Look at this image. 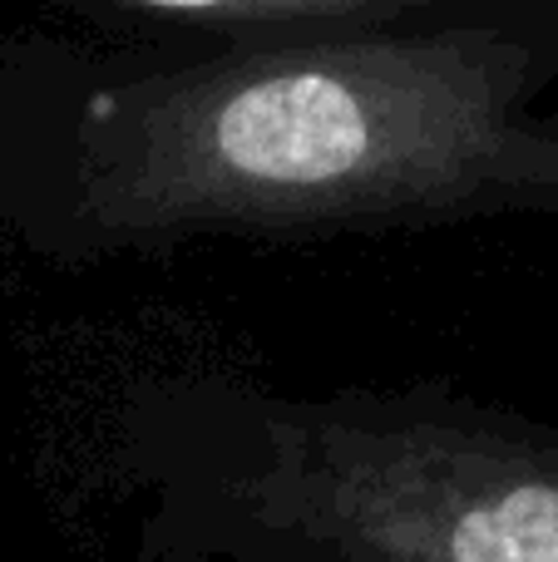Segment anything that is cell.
I'll use <instances>...</instances> for the list:
<instances>
[{"label":"cell","mask_w":558,"mask_h":562,"mask_svg":"<svg viewBox=\"0 0 558 562\" xmlns=\"http://www.w3.org/2000/svg\"><path fill=\"white\" fill-rule=\"evenodd\" d=\"M524 49L484 30L326 40L129 89L85 213L109 233L332 223L520 193L558 144L520 114Z\"/></svg>","instance_id":"cell-1"},{"label":"cell","mask_w":558,"mask_h":562,"mask_svg":"<svg viewBox=\"0 0 558 562\" xmlns=\"http://www.w3.org/2000/svg\"><path fill=\"white\" fill-rule=\"evenodd\" d=\"M272 488L297 528L361 562H558V459L534 449L306 425Z\"/></svg>","instance_id":"cell-2"},{"label":"cell","mask_w":558,"mask_h":562,"mask_svg":"<svg viewBox=\"0 0 558 562\" xmlns=\"http://www.w3.org/2000/svg\"><path fill=\"white\" fill-rule=\"evenodd\" d=\"M114 5L158 10V15L193 20H322V15H366L405 0H114Z\"/></svg>","instance_id":"cell-3"}]
</instances>
